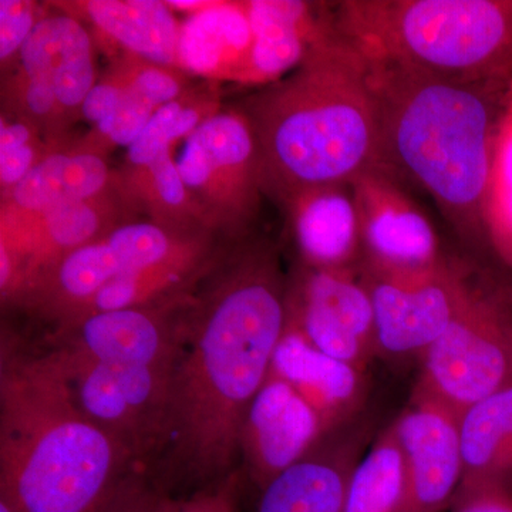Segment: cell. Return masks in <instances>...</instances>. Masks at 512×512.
Here are the masks:
<instances>
[{
  "label": "cell",
  "instance_id": "obj_13",
  "mask_svg": "<svg viewBox=\"0 0 512 512\" xmlns=\"http://www.w3.org/2000/svg\"><path fill=\"white\" fill-rule=\"evenodd\" d=\"M393 426L404 460L399 512L446 511L463 478L460 417L416 390Z\"/></svg>",
  "mask_w": 512,
  "mask_h": 512
},
{
  "label": "cell",
  "instance_id": "obj_25",
  "mask_svg": "<svg viewBox=\"0 0 512 512\" xmlns=\"http://www.w3.org/2000/svg\"><path fill=\"white\" fill-rule=\"evenodd\" d=\"M403 487L402 447L392 423L356 464L343 512H399Z\"/></svg>",
  "mask_w": 512,
  "mask_h": 512
},
{
  "label": "cell",
  "instance_id": "obj_35",
  "mask_svg": "<svg viewBox=\"0 0 512 512\" xmlns=\"http://www.w3.org/2000/svg\"><path fill=\"white\" fill-rule=\"evenodd\" d=\"M0 512H16L13 510L12 505L8 503V501L2 500L0 498Z\"/></svg>",
  "mask_w": 512,
  "mask_h": 512
},
{
  "label": "cell",
  "instance_id": "obj_17",
  "mask_svg": "<svg viewBox=\"0 0 512 512\" xmlns=\"http://www.w3.org/2000/svg\"><path fill=\"white\" fill-rule=\"evenodd\" d=\"M254 32L247 86H269L298 69L309 52L336 35L335 19L319 6L293 0L247 2Z\"/></svg>",
  "mask_w": 512,
  "mask_h": 512
},
{
  "label": "cell",
  "instance_id": "obj_33",
  "mask_svg": "<svg viewBox=\"0 0 512 512\" xmlns=\"http://www.w3.org/2000/svg\"><path fill=\"white\" fill-rule=\"evenodd\" d=\"M124 90H126V86H124L123 79L111 69L106 77L96 83V86L87 94L80 116L93 124V127L110 119L119 109Z\"/></svg>",
  "mask_w": 512,
  "mask_h": 512
},
{
  "label": "cell",
  "instance_id": "obj_24",
  "mask_svg": "<svg viewBox=\"0 0 512 512\" xmlns=\"http://www.w3.org/2000/svg\"><path fill=\"white\" fill-rule=\"evenodd\" d=\"M116 178L134 210L146 212L156 224L187 234L212 232L202 221L190 192L185 188L173 157V148L165 150L147 167H124Z\"/></svg>",
  "mask_w": 512,
  "mask_h": 512
},
{
  "label": "cell",
  "instance_id": "obj_5",
  "mask_svg": "<svg viewBox=\"0 0 512 512\" xmlns=\"http://www.w3.org/2000/svg\"><path fill=\"white\" fill-rule=\"evenodd\" d=\"M333 19L367 60L444 82L512 79V0H343Z\"/></svg>",
  "mask_w": 512,
  "mask_h": 512
},
{
  "label": "cell",
  "instance_id": "obj_9",
  "mask_svg": "<svg viewBox=\"0 0 512 512\" xmlns=\"http://www.w3.org/2000/svg\"><path fill=\"white\" fill-rule=\"evenodd\" d=\"M375 311L377 352L390 357L421 356L444 335L471 285L460 266L444 259L417 275H383L360 268Z\"/></svg>",
  "mask_w": 512,
  "mask_h": 512
},
{
  "label": "cell",
  "instance_id": "obj_10",
  "mask_svg": "<svg viewBox=\"0 0 512 512\" xmlns=\"http://www.w3.org/2000/svg\"><path fill=\"white\" fill-rule=\"evenodd\" d=\"M288 323L320 352L363 372L377 352L372 299L355 269L302 265L288 281Z\"/></svg>",
  "mask_w": 512,
  "mask_h": 512
},
{
  "label": "cell",
  "instance_id": "obj_22",
  "mask_svg": "<svg viewBox=\"0 0 512 512\" xmlns=\"http://www.w3.org/2000/svg\"><path fill=\"white\" fill-rule=\"evenodd\" d=\"M114 184L106 156L79 146L53 151L2 198L0 221L37 218L62 205L90 200Z\"/></svg>",
  "mask_w": 512,
  "mask_h": 512
},
{
  "label": "cell",
  "instance_id": "obj_31",
  "mask_svg": "<svg viewBox=\"0 0 512 512\" xmlns=\"http://www.w3.org/2000/svg\"><path fill=\"white\" fill-rule=\"evenodd\" d=\"M451 512H512V488L503 484H461Z\"/></svg>",
  "mask_w": 512,
  "mask_h": 512
},
{
  "label": "cell",
  "instance_id": "obj_7",
  "mask_svg": "<svg viewBox=\"0 0 512 512\" xmlns=\"http://www.w3.org/2000/svg\"><path fill=\"white\" fill-rule=\"evenodd\" d=\"M423 359L416 390L461 416L473 404L512 386V305L471 286L451 325Z\"/></svg>",
  "mask_w": 512,
  "mask_h": 512
},
{
  "label": "cell",
  "instance_id": "obj_19",
  "mask_svg": "<svg viewBox=\"0 0 512 512\" xmlns=\"http://www.w3.org/2000/svg\"><path fill=\"white\" fill-rule=\"evenodd\" d=\"M254 32L247 2H212L181 23V72L210 83L247 84Z\"/></svg>",
  "mask_w": 512,
  "mask_h": 512
},
{
  "label": "cell",
  "instance_id": "obj_20",
  "mask_svg": "<svg viewBox=\"0 0 512 512\" xmlns=\"http://www.w3.org/2000/svg\"><path fill=\"white\" fill-rule=\"evenodd\" d=\"M55 8L87 22L124 56L180 69L181 25L167 2L158 0H82L55 3Z\"/></svg>",
  "mask_w": 512,
  "mask_h": 512
},
{
  "label": "cell",
  "instance_id": "obj_11",
  "mask_svg": "<svg viewBox=\"0 0 512 512\" xmlns=\"http://www.w3.org/2000/svg\"><path fill=\"white\" fill-rule=\"evenodd\" d=\"M188 298L151 308L89 313L53 328L47 343L99 365L174 369L183 345Z\"/></svg>",
  "mask_w": 512,
  "mask_h": 512
},
{
  "label": "cell",
  "instance_id": "obj_21",
  "mask_svg": "<svg viewBox=\"0 0 512 512\" xmlns=\"http://www.w3.org/2000/svg\"><path fill=\"white\" fill-rule=\"evenodd\" d=\"M284 211L302 265L355 269L362 259V241L352 185L303 192Z\"/></svg>",
  "mask_w": 512,
  "mask_h": 512
},
{
  "label": "cell",
  "instance_id": "obj_18",
  "mask_svg": "<svg viewBox=\"0 0 512 512\" xmlns=\"http://www.w3.org/2000/svg\"><path fill=\"white\" fill-rule=\"evenodd\" d=\"M271 373L308 400L329 433L353 423L365 402L363 370L320 352L289 323L276 348Z\"/></svg>",
  "mask_w": 512,
  "mask_h": 512
},
{
  "label": "cell",
  "instance_id": "obj_4",
  "mask_svg": "<svg viewBox=\"0 0 512 512\" xmlns=\"http://www.w3.org/2000/svg\"><path fill=\"white\" fill-rule=\"evenodd\" d=\"M365 60L379 114V167L423 188L461 238L485 237V191L510 80L444 82Z\"/></svg>",
  "mask_w": 512,
  "mask_h": 512
},
{
  "label": "cell",
  "instance_id": "obj_14",
  "mask_svg": "<svg viewBox=\"0 0 512 512\" xmlns=\"http://www.w3.org/2000/svg\"><path fill=\"white\" fill-rule=\"evenodd\" d=\"M328 434L308 400L292 384L269 372L242 424L241 454L249 476L262 490Z\"/></svg>",
  "mask_w": 512,
  "mask_h": 512
},
{
  "label": "cell",
  "instance_id": "obj_32",
  "mask_svg": "<svg viewBox=\"0 0 512 512\" xmlns=\"http://www.w3.org/2000/svg\"><path fill=\"white\" fill-rule=\"evenodd\" d=\"M239 484L241 476L234 471L180 500L177 512H237Z\"/></svg>",
  "mask_w": 512,
  "mask_h": 512
},
{
  "label": "cell",
  "instance_id": "obj_12",
  "mask_svg": "<svg viewBox=\"0 0 512 512\" xmlns=\"http://www.w3.org/2000/svg\"><path fill=\"white\" fill-rule=\"evenodd\" d=\"M362 266L383 275H417L443 264L433 225L400 181L383 168H370L352 184Z\"/></svg>",
  "mask_w": 512,
  "mask_h": 512
},
{
  "label": "cell",
  "instance_id": "obj_23",
  "mask_svg": "<svg viewBox=\"0 0 512 512\" xmlns=\"http://www.w3.org/2000/svg\"><path fill=\"white\" fill-rule=\"evenodd\" d=\"M460 444L461 484L491 483L512 488V386L485 397L461 414Z\"/></svg>",
  "mask_w": 512,
  "mask_h": 512
},
{
  "label": "cell",
  "instance_id": "obj_16",
  "mask_svg": "<svg viewBox=\"0 0 512 512\" xmlns=\"http://www.w3.org/2000/svg\"><path fill=\"white\" fill-rule=\"evenodd\" d=\"M57 10L36 23L16 56V70L55 94L72 126L82 117L83 101L97 83L93 42L83 22Z\"/></svg>",
  "mask_w": 512,
  "mask_h": 512
},
{
  "label": "cell",
  "instance_id": "obj_6",
  "mask_svg": "<svg viewBox=\"0 0 512 512\" xmlns=\"http://www.w3.org/2000/svg\"><path fill=\"white\" fill-rule=\"evenodd\" d=\"M175 163L210 231L227 241L251 235L265 192L254 133L238 107L185 138Z\"/></svg>",
  "mask_w": 512,
  "mask_h": 512
},
{
  "label": "cell",
  "instance_id": "obj_3",
  "mask_svg": "<svg viewBox=\"0 0 512 512\" xmlns=\"http://www.w3.org/2000/svg\"><path fill=\"white\" fill-rule=\"evenodd\" d=\"M254 133L265 197L282 208L379 167V114L366 60L336 33L238 107Z\"/></svg>",
  "mask_w": 512,
  "mask_h": 512
},
{
  "label": "cell",
  "instance_id": "obj_30",
  "mask_svg": "<svg viewBox=\"0 0 512 512\" xmlns=\"http://www.w3.org/2000/svg\"><path fill=\"white\" fill-rule=\"evenodd\" d=\"M56 151L46 141L26 144L9 151H0V194L8 197L43 158Z\"/></svg>",
  "mask_w": 512,
  "mask_h": 512
},
{
  "label": "cell",
  "instance_id": "obj_26",
  "mask_svg": "<svg viewBox=\"0 0 512 512\" xmlns=\"http://www.w3.org/2000/svg\"><path fill=\"white\" fill-rule=\"evenodd\" d=\"M483 224L488 244L501 261L512 266V79L495 130Z\"/></svg>",
  "mask_w": 512,
  "mask_h": 512
},
{
  "label": "cell",
  "instance_id": "obj_15",
  "mask_svg": "<svg viewBox=\"0 0 512 512\" xmlns=\"http://www.w3.org/2000/svg\"><path fill=\"white\" fill-rule=\"evenodd\" d=\"M366 440L367 431L359 424L332 431L262 488L255 512H343Z\"/></svg>",
  "mask_w": 512,
  "mask_h": 512
},
{
  "label": "cell",
  "instance_id": "obj_34",
  "mask_svg": "<svg viewBox=\"0 0 512 512\" xmlns=\"http://www.w3.org/2000/svg\"><path fill=\"white\" fill-rule=\"evenodd\" d=\"M167 3L171 9L187 10V12L194 13L207 8L212 2L210 0H170Z\"/></svg>",
  "mask_w": 512,
  "mask_h": 512
},
{
  "label": "cell",
  "instance_id": "obj_8",
  "mask_svg": "<svg viewBox=\"0 0 512 512\" xmlns=\"http://www.w3.org/2000/svg\"><path fill=\"white\" fill-rule=\"evenodd\" d=\"M53 349L80 410L146 468L163 448L174 369L104 366Z\"/></svg>",
  "mask_w": 512,
  "mask_h": 512
},
{
  "label": "cell",
  "instance_id": "obj_29",
  "mask_svg": "<svg viewBox=\"0 0 512 512\" xmlns=\"http://www.w3.org/2000/svg\"><path fill=\"white\" fill-rule=\"evenodd\" d=\"M40 18L39 6L28 0L0 2V60L3 67L19 55Z\"/></svg>",
  "mask_w": 512,
  "mask_h": 512
},
{
  "label": "cell",
  "instance_id": "obj_2",
  "mask_svg": "<svg viewBox=\"0 0 512 512\" xmlns=\"http://www.w3.org/2000/svg\"><path fill=\"white\" fill-rule=\"evenodd\" d=\"M136 468L77 406L56 350L3 332L0 498L16 512H99Z\"/></svg>",
  "mask_w": 512,
  "mask_h": 512
},
{
  "label": "cell",
  "instance_id": "obj_27",
  "mask_svg": "<svg viewBox=\"0 0 512 512\" xmlns=\"http://www.w3.org/2000/svg\"><path fill=\"white\" fill-rule=\"evenodd\" d=\"M180 500L168 494L146 468L131 471L99 512H177Z\"/></svg>",
  "mask_w": 512,
  "mask_h": 512
},
{
  "label": "cell",
  "instance_id": "obj_1",
  "mask_svg": "<svg viewBox=\"0 0 512 512\" xmlns=\"http://www.w3.org/2000/svg\"><path fill=\"white\" fill-rule=\"evenodd\" d=\"M288 325V281L276 248L248 237L222 245L184 311L183 345L154 478L173 495L234 473L249 406Z\"/></svg>",
  "mask_w": 512,
  "mask_h": 512
},
{
  "label": "cell",
  "instance_id": "obj_28",
  "mask_svg": "<svg viewBox=\"0 0 512 512\" xmlns=\"http://www.w3.org/2000/svg\"><path fill=\"white\" fill-rule=\"evenodd\" d=\"M184 94L180 99L160 107L141 131L137 140L128 147L126 168H141L153 164L168 148H173L178 138L175 134L178 117L183 110Z\"/></svg>",
  "mask_w": 512,
  "mask_h": 512
}]
</instances>
